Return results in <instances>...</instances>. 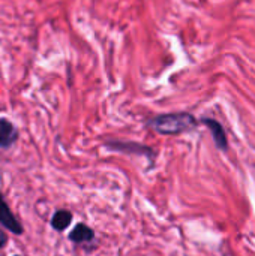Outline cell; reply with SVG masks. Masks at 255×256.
<instances>
[{
	"label": "cell",
	"instance_id": "obj_1",
	"mask_svg": "<svg viewBox=\"0 0 255 256\" xmlns=\"http://www.w3.org/2000/svg\"><path fill=\"white\" fill-rule=\"evenodd\" d=\"M149 126L161 135H177L192 130L197 126V120L189 112H173L152 118Z\"/></svg>",
	"mask_w": 255,
	"mask_h": 256
},
{
	"label": "cell",
	"instance_id": "obj_2",
	"mask_svg": "<svg viewBox=\"0 0 255 256\" xmlns=\"http://www.w3.org/2000/svg\"><path fill=\"white\" fill-rule=\"evenodd\" d=\"M203 123L207 124V128L212 130V135H213V140H215L216 147L221 148V150H227L228 141H227L225 130H224V128L221 126V123L216 122V120H213V118H203Z\"/></svg>",
	"mask_w": 255,
	"mask_h": 256
},
{
	"label": "cell",
	"instance_id": "obj_3",
	"mask_svg": "<svg viewBox=\"0 0 255 256\" xmlns=\"http://www.w3.org/2000/svg\"><path fill=\"white\" fill-rule=\"evenodd\" d=\"M0 222H2L8 230H11L14 234H21V232H23L21 225L15 220V218H14L12 213L9 212L6 202H5L3 198H2V195H0Z\"/></svg>",
	"mask_w": 255,
	"mask_h": 256
},
{
	"label": "cell",
	"instance_id": "obj_4",
	"mask_svg": "<svg viewBox=\"0 0 255 256\" xmlns=\"http://www.w3.org/2000/svg\"><path fill=\"white\" fill-rule=\"evenodd\" d=\"M17 140V129L6 118H0V147H9Z\"/></svg>",
	"mask_w": 255,
	"mask_h": 256
},
{
	"label": "cell",
	"instance_id": "obj_5",
	"mask_svg": "<svg viewBox=\"0 0 255 256\" xmlns=\"http://www.w3.org/2000/svg\"><path fill=\"white\" fill-rule=\"evenodd\" d=\"M93 237H95L93 231H92L89 226L83 225V224L77 225V226L74 228V231L71 232V236H69V238H71L72 242H75V243L90 242V240H93Z\"/></svg>",
	"mask_w": 255,
	"mask_h": 256
},
{
	"label": "cell",
	"instance_id": "obj_6",
	"mask_svg": "<svg viewBox=\"0 0 255 256\" xmlns=\"http://www.w3.org/2000/svg\"><path fill=\"white\" fill-rule=\"evenodd\" d=\"M72 220V214L69 212H57L54 216H53V220H51V225L54 230L57 231H63L69 226Z\"/></svg>",
	"mask_w": 255,
	"mask_h": 256
},
{
	"label": "cell",
	"instance_id": "obj_7",
	"mask_svg": "<svg viewBox=\"0 0 255 256\" xmlns=\"http://www.w3.org/2000/svg\"><path fill=\"white\" fill-rule=\"evenodd\" d=\"M5 243H6V236H5V232H2V230H0V248H3Z\"/></svg>",
	"mask_w": 255,
	"mask_h": 256
}]
</instances>
